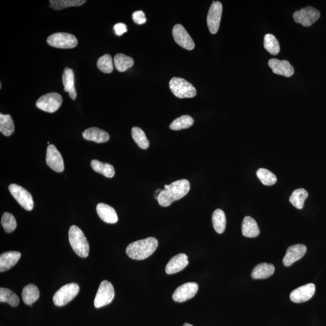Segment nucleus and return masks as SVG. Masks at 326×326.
Listing matches in <instances>:
<instances>
[{"label": "nucleus", "mask_w": 326, "mask_h": 326, "mask_svg": "<svg viewBox=\"0 0 326 326\" xmlns=\"http://www.w3.org/2000/svg\"><path fill=\"white\" fill-rule=\"evenodd\" d=\"M91 166L93 170L101 174L108 178H112L115 176V170L113 166L108 163H103L98 160H93Z\"/></svg>", "instance_id": "c85d7f7f"}, {"label": "nucleus", "mask_w": 326, "mask_h": 326, "mask_svg": "<svg viewBox=\"0 0 326 326\" xmlns=\"http://www.w3.org/2000/svg\"><path fill=\"white\" fill-rule=\"evenodd\" d=\"M62 103V97L56 93H50L43 95L36 102L38 108L43 111L53 113L58 111Z\"/></svg>", "instance_id": "6e6552de"}, {"label": "nucleus", "mask_w": 326, "mask_h": 326, "mask_svg": "<svg viewBox=\"0 0 326 326\" xmlns=\"http://www.w3.org/2000/svg\"><path fill=\"white\" fill-rule=\"evenodd\" d=\"M1 224L5 232L9 233L14 232L17 227L16 218L13 215L8 212H5L3 214Z\"/></svg>", "instance_id": "4c0bfd02"}, {"label": "nucleus", "mask_w": 326, "mask_h": 326, "mask_svg": "<svg viewBox=\"0 0 326 326\" xmlns=\"http://www.w3.org/2000/svg\"><path fill=\"white\" fill-rule=\"evenodd\" d=\"M85 2V0H50V4L53 10H61L69 7H80Z\"/></svg>", "instance_id": "2f4dec72"}, {"label": "nucleus", "mask_w": 326, "mask_h": 326, "mask_svg": "<svg viewBox=\"0 0 326 326\" xmlns=\"http://www.w3.org/2000/svg\"><path fill=\"white\" fill-rule=\"evenodd\" d=\"M189 264L188 256L185 254L181 253L176 255L168 263L166 266V273L171 275L182 271Z\"/></svg>", "instance_id": "a211bd4d"}, {"label": "nucleus", "mask_w": 326, "mask_h": 326, "mask_svg": "<svg viewBox=\"0 0 326 326\" xmlns=\"http://www.w3.org/2000/svg\"><path fill=\"white\" fill-rule=\"evenodd\" d=\"M21 257L19 251H8L0 256V272L7 271L16 265Z\"/></svg>", "instance_id": "412c9836"}, {"label": "nucleus", "mask_w": 326, "mask_h": 326, "mask_svg": "<svg viewBox=\"0 0 326 326\" xmlns=\"http://www.w3.org/2000/svg\"><path fill=\"white\" fill-rule=\"evenodd\" d=\"M309 196L306 189L300 188L293 191L289 198V201L293 206L298 209L303 208L305 200Z\"/></svg>", "instance_id": "cd10ccee"}, {"label": "nucleus", "mask_w": 326, "mask_h": 326, "mask_svg": "<svg viewBox=\"0 0 326 326\" xmlns=\"http://www.w3.org/2000/svg\"><path fill=\"white\" fill-rule=\"evenodd\" d=\"M115 297L113 286L107 280L103 281L95 297L94 304L96 308H100L110 304Z\"/></svg>", "instance_id": "0eeeda50"}, {"label": "nucleus", "mask_w": 326, "mask_h": 326, "mask_svg": "<svg viewBox=\"0 0 326 326\" xmlns=\"http://www.w3.org/2000/svg\"><path fill=\"white\" fill-rule=\"evenodd\" d=\"M0 302L7 303L13 307H17L19 304L20 300L16 293L9 289L2 287L0 289Z\"/></svg>", "instance_id": "f704fd0d"}, {"label": "nucleus", "mask_w": 326, "mask_h": 326, "mask_svg": "<svg viewBox=\"0 0 326 326\" xmlns=\"http://www.w3.org/2000/svg\"><path fill=\"white\" fill-rule=\"evenodd\" d=\"M46 160L47 165L53 171L57 173L64 171V160L54 145L50 144L47 147Z\"/></svg>", "instance_id": "2eb2a0df"}, {"label": "nucleus", "mask_w": 326, "mask_h": 326, "mask_svg": "<svg viewBox=\"0 0 326 326\" xmlns=\"http://www.w3.org/2000/svg\"><path fill=\"white\" fill-rule=\"evenodd\" d=\"M47 42L49 46L58 49L75 48L78 43L75 35L65 32L55 33L50 35Z\"/></svg>", "instance_id": "423d86ee"}, {"label": "nucleus", "mask_w": 326, "mask_h": 326, "mask_svg": "<svg viewBox=\"0 0 326 326\" xmlns=\"http://www.w3.org/2000/svg\"><path fill=\"white\" fill-rule=\"evenodd\" d=\"M158 246V240L150 237L131 243L126 248V253L132 259L144 260L153 254Z\"/></svg>", "instance_id": "f03ea898"}, {"label": "nucleus", "mask_w": 326, "mask_h": 326, "mask_svg": "<svg viewBox=\"0 0 326 326\" xmlns=\"http://www.w3.org/2000/svg\"><path fill=\"white\" fill-rule=\"evenodd\" d=\"M213 228L219 234L223 233L226 227V217L223 210L216 209L212 215Z\"/></svg>", "instance_id": "bb28decb"}, {"label": "nucleus", "mask_w": 326, "mask_h": 326, "mask_svg": "<svg viewBox=\"0 0 326 326\" xmlns=\"http://www.w3.org/2000/svg\"><path fill=\"white\" fill-rule=\"evenodd\" d=\"M194 122V119L189 115H182V116L176 118L171 123L170 128L173 130L188 129L193 125Z\"/></svg>", "instance_id": "473e14b6"}, {"label": "nucleus", "mask_w": 326, "mask_h": 326, "mask_svg": "<svg viewBox=\"0 0 326 326\" xmlns=\"http://www.w3.org/2000/svg\"><path fill=\"white\" fill-rule=\"evenodd\" d=\"M98 69L104 73H111L114 69L113 61L110 55H104L99 59L97 63Z\"/></svg>", "instance_id": "e433bc0d"}, {"label": "nucleus", "mask_w": 326, "mask_h": 326, "mask_svg": "<svg viewBox=\"0 0 326 326\" xmlns=\"http://www.w3.org/2000/svg\"><path fill=\"white\" fill-rule=\"evenodd\" d=\"M242 232L247 238H256L259 236L260 230L256 221L250 216H246L242 222Z\"/></svg>", "instance_id": "5701e85b"}, {"label": "nucleus", "mask_w": 326, "mask_h": 326, "mask_svg": "<svg viewBox=\"0 0 326 326\" xmlns=\"http://www.w3.org/2000/svg\"><path fill=\"white\" fill-rule=\"evenodd\" d=\"M62 83L64 86V91L69 93L72 100H75L77 93L75 87V75L73 71L70 68H65L62 75Z\"/></svg>", "instance_id": "4be33fe9"}, {"label": "nucleus", "mask_w": 326, "mask_h": 326, "mask_svg": "<svg viewBox=\"0 0 326 326\" xmlns=\"http://www.w3.org/2000/svg\"><path fill=\"white\" fill-rule=\"evenodd\" d=\"M275 267L273 265L262 263L253 269L251 277L254 279H265L273 275Z\"/></svg>", "instance_id": "b1692460"}, {"label": "nucleus", "mask_w": 326, "mask_h": 326, "mask_svg": "<svg viewBox=\"0 0 326 326\" xmlns=\"http://www.w3.org/2000/svg\"><path fill=\"white\" fill-rule=\"evenodd\" d=\"M315 290V284L313 283L305 284L293 290L290 295V300L295 303H304L309 301L313 297Z\"/></svg>", "instance_id": "4468645a"}, {"label": "nucleus", "mask_w": 326, "mask_h": 326, "mask_svg": "<svg viewBox=\"0 0 326 326\" xmlns=\"http://www.w3.org/2000/svg\"><path fill=\"white\" fill-rule=\"evenodd\" d=\"M79 290L80 287L78 284L72 283L65 284L53 296V303L58 307L64 306L78 295Z\"/></svg>", "instance_id": "39448f33"}, {"label": "nucleus", "mask_w": 326, "mask_h": 326, "mask_svg": "<svg viewBox=\"0 0 326 326\" xmlns=\"http://www.w3.org/2000/svg\"><path fill=\"white\" fill-rule=\"evenodd\" d=\"M8 189L11 195L23 208L28 211H31L34 208V200L32 195L27 190L16 184H11L9 186Z\"/></svg>", "instance_id": "1a4fd4ad"}, {"label": "nucleus", "mask_w": 326, "mask_h": 326, "mask_svg": "<svg viewBox=\"0 0 326 326\" xmlns=\"http://www.w3.org/2000/svg\"><path fill=\"white\" fill-rule=\"evenodd\" d=\"M69 238L70 245L75 253L82 258L87 257L90 246L82 231L76 225L70 228Z\"/></svg>", "instance_id": "7ed1b4c3"}, {"label": "nucleus", "mask_w": 326, "mask_h": 326, "mask_svg": "<svg viewBox=\"0 0 326 326\" xmlns=\"http://www.w3.org/2000/svg\"><path fill=\"white\" fill-rule=\"evenodd\" d=\"M115 34L118 36H121L124 33L127 31V26L125 24L123 23H118L115 25L114 27Z\"/></svg>", "instance_id": "ea45409f"}, {"label": "nucleus", "mask_w": 326, "mask_h": 326, "mask_svg": "<svg viewBox=\"0 0 326 326\" xmlns=\"http://www.w3.org/2000/svg\"><path fill=\"white\" fill-rule=\"evenodd\" d=\"M170 90L180 99L194 97L197 95V90L191 83L180 78H173L170 82Z\"/></svg>", "instance_id": "20e7f679"}, {"label": "nucleus", "mask_w": 326, "mask_h": 326, "mask_svg": "<svg viewBox=\"0 0 326 326\" xmlns=\"http://www.w3.org/2000/svg\"><path fill=\"white\" fill-rule=\"evenodd\" d=\"M222 5L220 2H213L207 14V23L210 33L218 32L221 20Z\"/></svg>", "instance_id": "9b49d317"}, {"label": "nucleus", "mask_w": 326, "mask_h": 326, "mask_svg": "<svg viewBox=\"0 0 326 326\" xmlns=\"http://www.w3.org/2000/svg\"><path fill=\"white\" fill-rule=\"evenodd\" d=\"M183 326H193V325H191V324H189V323H185V324H184Z\"/></svg>", "instance_id": "a19ab883"}, {"label": "nucleus", "mask_w": 326, "mask_h": 326, "mask_svg": "<svg viewBox=\"0 0 326 326\" xmlns=\"http://www.w3.org/2000/svg\"><path fill=\"white\" fill-rule=\"evenodd\" d=\"M114 63L118 72H124L134 65V60L129 56L122 54V53H118L115 56Z\"/></svg>", "instance_id": "a878e982"}, {"label": "nucleus", "mask_w": 326, "mask_h": 326, "mask_svg": "<svg viewBox=\"0 0 326 326\" xmlns=\"http://www.w3.org/2000/svg\"><path fill=\"white\" fill-rule=\"evenodd\" d=\"M82 135L85 140L94 141L96 143H106L110 139L108 132L97 127H90L86 129Z\"/></svg>", "instance_id": "6ab92c4d"}, {"label": "nucleus", "mask_w": 326, "mask_h": 326, "mask_svg": "<svg viewBox=\"0 0 326 326\" xmlns=\"http://www.w3.org/2000/svg\"><path fill=\"white\" fill-rule=\"evenodd\" d=\"M268 65L272 70V72L278 75L290 78L295 73L294 68L289 61L286 60L280 61L277 59L272 58L269 59Z\"/></svg>", "instance_id": "dca6fc26"}, {"label": "nucleus", "mask_w": 326, "mask_h": 326, "mask_svg": "<svg viewBox=\"0 0 326 326\" xmlns=\"http://www.w3.org/2000/svg\"><path fill=\"white\" fill-rule=\"evenodd\" d=\"M307 251L306 245L297 244L290 246L287 248L285 256L283 258V264L286 266H291L293 263L301 259Z\"/></svg>", "instance_id": "f3484780"}, {"label": "nucleus", "mask_w": 326, "mask_h": 326, "mask_svg": "<svg viewBox=\"0 0 326 326\" xmlns=\"http://www.w3.org/2000/svg\"><path fill=\"white\" fill-rule=\"evenodd\" d=\"M257 176L263 185L272 186L277 182V177L270 171L265 168H260L257 171Z\"/></svg>", "instance_id": "c9c22d12"}, {"label": "nucleus", "mask_w": 326, "mask_h": 326, "mask_svg": "<svg viewBox=\"0 0 326 326\" xmlns=\"http://www.w3.org/2000/svg\"><path fill=\"white\" fill-rule=\"evenodd\" d=\"M96 210L98 215L103 221L108 224H115L118 221V216L113 207L104 203L97 204Z\"/></svg>", "instance_id": "aec40b11"}, {"label": "nucleus", "mask_w": 326, "mask_h": 326, "mask_svg": "<svg viewBox=\"0 0 326 326\" xmlns=\"http://www.w3.org/2000/svg\"><path fill=\"white\" fill-rule=\"evenodd\" d=\"M175 41L183 48L188 50L194 49L195 43L185 28L180 24L175 25L173 29Z\"/></svg>", "instance_id": "ddd939ff"}, {"label": "nucleus", "mask_w": 326, "mask_h": 326, "mask_svg": "<svg viewBox=\"0 0 326 326\" xmlns=\"http://www.w3.org/2000/svg\"><path fill=\"white\" fill-rule=\"evenodd\" d=\"M15 130L14 121L10 115L0 114V132L7 137L13 134Z\"/></svg>", "instance_id": "c756f323"}, {"label": "nucleus", "mask_w": 326, "mask_h": 326, "mask_svg": "<svg viewBox=\"0 0 326 326\" xmlns=\"http://www.w3.org/2000/svg\"><path fill=\"white\" fill-rule=\"evenodd\" d=\"M132 136L135 143L142 149L146 150L149 147V141L145 134L143 130L138 127H133L132 129Z\"/></svg>", "instance_id": "7c9ffc66"}, {"label": "nucleus", "mask_w": 326, "mask_h": 326, "mask_svg": "<svg viewBox=\"0 0 326 326\" xmlns=\"http://www.w3.org/2000/svg\"><path fill=\"white\" fill-rule=\"evenodd\" d=\"M190 183L188 180L182 179L176 181L170 185H165V189L158 194V201L160 206L168 207L175 201L180 200L188 194Z\"/></svg>", "instance_id": "f257e3e1"}, {"label": "nucleus", "mask_w": 326, "mask_h": 326, "mask_svg": "<svg viewBox=\"0 0 326 326\" xmlns=\"http://www.w3.org/2000/svg\"><path fill=\"white\" fill-rule=\"evenodd\" d=\"M198 290V284L194 282L186 283L177 287L175 290L173 299L178 303H183L195 297Z\"/></svg>", "instance_id": "f8f14e48"}, {"label": "nucleus", "mask_w": 326, "mask_h": 326, "mask_svg": "<svg viewBox=\"0 0 326 326\" xmlns=\"http://www.w3.org/2000/svg\"><path fill=\"white\" fill-rule=\"evenodd\" d=\"M132 19L138 25H143L146 22L147 19L146 15L143 11H137L134 12L132 14Z\"/></svg>", "instance_id": "58836bf2"}, {"label": "nucleus", "mask_w": 326, "mask_h": 326, "mask_svg": "<svg viewBox=\"0 0 326 326\" xmlns=\"http://www.w3.org/2000/svg\"><path fill=\"white\" fill-rule=\"evenodd\" d=\"M40 292L38 287L33 284H28L24 287L22 291V299L26 305L32 306V304L38 300Z\"/></svg>", "instance_id": "393cba45"}, {"label": "nucleus", "mask_w": 326, "mask_h": 326, "mask_svg": "<svg viewBox=\"0 0 326 326\" xmlns=\"http://www.w3.org/2000/svg\"><path fill=\"white\" fill-rule=\"evenodd\" d=\"M264 47L271 55H276L280 51V44L276 37L271 34H266L264 37Z\"/></svg>", "instance_id": "72a5a7b5"}, {"label": "nucleus", "mask_w": 326, "mask_h": 326, "mask_svg": "<svg viewBox=\"0 0 326 326\" xmlns=\"http://www.w3.org/2000/svg\"><path fill=\"white\" fill-rule=\"evenodd\" d=\"M321 14L316 8L312 7H307L301 8L300 10L295 11L293 13V20L297 23H300L305 27L312 26L318 20Z\"/></svg>", "instance_id": "9d476101"}]
</instances>
